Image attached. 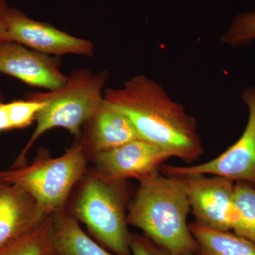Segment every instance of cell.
Segmentation results:
<instances>
[{"label":"cell","mask_w":255,"mask_h":255,"mask_svg":"<svg viewBox=\"0 0 255 255\" xmlns=\"http://www.w3.org/2000/svg\"><path fill=\"white\" fill-rule=\"evenodd\" d=\"M46 105L43 101L28 98L6 104L11 129L22 128L36 121L38 112Z\"/></svg>","instance_id":"ac0fdd59"},{"label":"cell","mask_w":255,"mask_h":255,"mask_svg":"<svg viewBox=\"0 0 255 255\" xmlns=\"http://www.w3.org/2000/svg\"><path fill=\"white\" fill-rule=\"evenodd\" d=\"M234 203L240 220L233 232L255 244V188L244 182H236Z\"/></svg>","instance_id":"2e32d148"},{"label":"cell","mask_w":255,"mask_h":255,"mask_svg":"<svg viewBox=\"0 0 255 255\" xmlns=\"http://www.w3.org/2000/svg\"><path fill=\"white\" fill-rule=\"evenodd\" d=\"M170 157L166 151L137 139L96 154L97 174L112 182H124L132 178L140 181L160 170Z\"/></svg>","instance_id":"9c48e42d"},{"label":"cell","mask_w":255,"mask_h":255,"mask_svg":"<svg viewBox=\"0 0 255 255\" xmlns=\"http://www.w3.org/2000/svg\"><path fill=\"white\" fill-rule=\"evenodd\" d=\"M51 215L34 229L0 247V255H46L51 249Z\"/></svg>","instance_id":"9a60e30c"},{"label":"cell","mask_w":255,"mask_h":255,"mask_svg":"<svg viewBox=\"0 0 255 255\" xmlns=\"http://www.w3.org/2000/svg\"><path fill=\"white\" fill-rule=\"evenodd\" d=\"M106 102L130 119L140 139L172 157L192 162L203 152L195 119L154 80L139 75L104 93Z\"/></svg>","instance_id":"6da1fadb"},{"label":"cell","mask_w":255,"mask_h":255,"mask_svg":"<svg viewBox=\"0 0 255 255\" xmlns=\"http://www.w3.org/2000/svg\"><path fill=\"white\" fill-rule=\"evenodd\" d=\"M255 39V11L238 15L221 38V41L232 46L251 43Z\"/></svg>","instance_id":"e0dca14e"},{"label":"cell","mask_w":255,"mask_h":255,"mask_svg":"<svg viewBox=\"0 0 255 255\" xmlns=\"http://www.w3.org/2000/svg\"><path fill=\"white\" fill-rule=\"evenodd\" d=\"M196 255L194 254V253H186V254H184V255Z\"/></svg>","instance_id":"7402d4cb"},{"label":"cell","mask_w":255,"mask_h":255,"mask_svg":"<svg viewBox=\"0 0 255 255\" xmlns=\"http://www.w3.org/2000/svg\"><path fill=\"white\" fill-rule=\"evenodd\" d=\"M130 248L132 255H172L148 238L136 235L130 236Z\"/></svg>","instance_id":"d6986e66"},{"label":"cell","mask_w":255,"mask_h":255,"mask_svg":"<svg viewBox=\"0 0 255 255\" xmlns=\"http://www.w3.org/2000/svg\"><path fill=\"white\" fill-rule=\"evenodd\" d=\"M6 41H12L46 55L92 56L94 45L89 40L72 36L49 23L30 18L10 7L6 17Z\"/></svg>","instance_id":"ba28073f"},{"label":"cell","mask_w":255,"mask_h":255,"mask_svg":"<svg viewBox=\"0 0 255 255\" xmlns=\"http://www.w3.org/2000/svg\"><path fill=\"white\" fill-rule=\"evenodd\" d=\"M50 251H51V249H50V251L49 252H48V254H47L46 255H50Z\"/></svg>","instance_id":"603a6c76"},{"label":"cell","mask_w":255,"mask_h":255,"mask_svg":"<svg viewBox=\"0 0 255 255\" xmlns=\"http://www.w3.org/2000/svg\"><path fill=\"white\" fill-rule=\"evenodd\" d=\"M11 129L6 104L0 102V132Z\"/></svg>","instance_id":"44dd1931"},{"label":"cell","mask_w":255,"mask_h":255,"mask_svg":"<svg viewBox=\"0 0 255 255\" xmlns=\"http://www.w3.org/2000/svg\"><path fill=\"white\" fill-rule=\"evenodd\" d=\"M242 99L248 109V120L237 141L219 157L204 163L187 167L163 164L160 168L162 174L179 177L219 176L255 187V87L246 89Z\"/></svg>","instance_id":"8992f818"},{"label":"cell","mask_w":255,"mask_h":255,"mask_svg":"<svg viewBox=\"0 0 255 255\" xmlns=\"http://www.w3.org/2000/svg\"><path fill=\"white\" fill-rule=\"evenodd\" d=\"M83 144L58 157L40 156L29 165L0 172V179L21 188L48 216L63 211L72 189L85 172Z\"/></svg>","instance_id":"277c9868"},{"label":"cell","mask_w":255,"mask_h":255,"mask_svg":"<svg viewBox=\"0 0 255 255\" xmlns=\"http://www.w3.org/2000/svg\"><path fill=\"white\" fill-rule=\"evenodd\" d=\"M159 171L140 180L127 223L172 255L196 254L197 243L187 223L191 206L184 179Z\"/></svg>","instance_id":"7a4b0ae2"},{"label":"cell","mask_w":255,"mask_h":255,"mask_svg":"<svg viewBox=\"0 0 255 255\" xmlns=\"http://www.w3.org/2000/svg\"><path fill=\"white\" fill-rule=\"evenodd\" d=\"M204 174L184 177L196 222L221 231L234 230L240 214L234 203V181Z\"/></svg>","instance_id":"52a82bcc"},{"label":"cell","mask_w":255,"mask_h":255,"mask_svg":"<svg viewBox=\"0 0 255 255\" xmlns=\"http://www.w3.org/2000/svg\"><path fill=\"white\" fill-rule=\"evenodd\" d=\"M124 182H112L96 174L82 187L75 205L80 220L97 239L117 255H130Z\"/></svg>","instance_id":"5b68a950"},{"label":"cell","mask_w":255,"mask_h":255,"mask_svg":"<svg viewBox=\"0 0 255 255\" xmlns=\"http://www.w3.org/2000/svg\"><path fill=\"white\" fill-rule=\"evenodd\" d=\"M9 8L6 0H0V44L6 41V17Z\"/></svg>","instance_id":"ffe728a7"},{"label":"cell","mask_w":255,"mask_h":255,"mask_svg":"<svg viewBox=\"0 0 255 255\" xmlns=\"http://www.w3.org/2000/svg\"><path fill=\"white\" fill-rule=\"evenodd\" d=\"M51 248L56 255H113L89 237L63 211L51 215Z\"/></svg>","instance_id":"4fadbf2b"},{"label":"cell","mask_w":255,"mask_h":255,"mask_svg":"<svg viewBox=\"0 0 255 255\" xmlns=\"http://www.w3.org/2000/svg\"><path fill=\"white\" fill-rule=\"evenodd\" d=\"M48 216L26 191L0 179V247L34 229Z\"/></svg>","instance_id":"8fae6325"},{"label":"cell","mask_w":255,"mask_h":255,"mask_svg":"<svg viewBox=\"0 0 255 255\" xmlns=\"http://www.w3.org/2000/svg\"><path fill=\"white\" fill-rule=\"evenodd\" d=\"M87 124V145L95 154L140 139L130 119L105 99Z\"/></svg>","instance_id":"7c38bea8"},{"label":"cell","mask_w":255,"mask_h":255,"mask_svg":"<svg viewBox=\"0 0 255 255\" xmlns=\"http://www.w3.org/2000/svg\"><path fill=\"white\" fill-rule=\"evenodd\" d=\"M0 73L50 91L63 86L68 79L56 60L12 41L0 44Z\"/></svg>","instance_id":"30bf717a"},{"label":"cell","mask_w":255,"mask_h":255,"mask_svg":"<svg viewBox=\"0 0 255 255\" xmlns=\"http://www.w3.org/2000/svg\"><path fill=\"white\" fill-rule=\"evenodd\" d=\"M189 228L197 243L196 255H255V244L230 231H221L196 222Z\"/></svg>","instance_id":"5bb4252c"},{"label":"cell","mask_w":255,"mask_h":255,"mask_svg":"<svg viewBox=\"0 0 255 255\" xmlns=\"http://www.w3.org/2000/svg\"><path fill=\"white\" fill-rule=\"evenodd\" d=\"M106 80V73H92L82 69L72 74L58 90L28 96V98L43 101L46 105L37 114L36 128L14 167L23 166L31 146L50 129L63 128L79 135L81 128L88 123L104 101L102 90Z\"/></svg>","instance_id":"3957f363"}]
</instances>
